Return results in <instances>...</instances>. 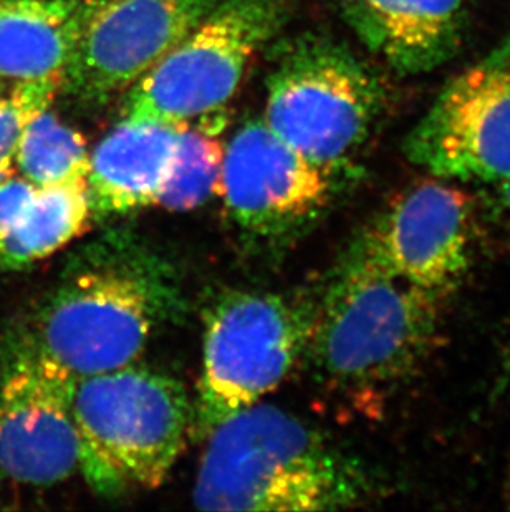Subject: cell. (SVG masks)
Listing matches in <instances>:
<instances>
[{
	"mask_svg": "<svg viewBox=\"0 0 510 512\" xmlns=\"http://www.w3.org/2000/svg\"><path fill=\"white\" fill-rule=\"evenodd\" d=\"M441 304L393 276L358 236L313 300L302 362L330 397L361 406L421 367L438 340Z\"/></svg>",
	"mask_w": 510,
	"mask_h": 512,
	"instance_id": "6da1fadb",
	"label": "cell"
},
{
	"mask_svg": "<svg viewBox=\"0 0 510 512\" xmlns=\"http://www.w3.org/2000/svg\"><path fill=\"white\" fill-rule=\"evenodd\" d=\"M174 272L125 234L83 247L37 314L25 347L75 378L128 367L178 310Z\"/></svg>",
	"mask_w": 510,
	"mask_h": 512,
	"instance_id": "7a4b0ae2",
	"label": "cell"
},
{
	"mask_svg": "<svg viewBox=\"0 0 510 512\" xmlns=\"http://www.w3.org/2000/svg\"><path fill=\"white\" fill-rule=\"evenodd\" d=\"M206 440L193 491L204 511H332L368 491L357 461L274 405L239 411Z\"/></svg>",
	"mask_w": 510,
	"mask_h": 512,
	"instance_id": "3957f363",
	"label": "cell"
},
{
	"mask_svg": "<svg viewBox=\"0 0 510 512\" xmlns=\"http://www.w3.org/2000/svg\"><path fill=\"white\" fill-rule=\"evenodd\" d=\"M72 413L78 469L95 493L108 498L159 488L193 423V403L181 382L135 363L78 378Z\"/></svg>",
	"mask_w": 510,
	"mask_h": 512,
	"instance_id": "277c9868",
	"label": "cell"
},
{
	"mask_svg": "<svg viewBox=\"0 0 510 512\" xmlns=\"http://www.w3.org/2000/svg\"><path fill=\"white\" fill-rule=\"evenodd\" d=\"M312 312L313 300L251 290H227L209 305L191 423L198 440L289 377L304 357Z\"/></svg>",
	"mask_w": 510,
	"mask_h": 512,
	"instance_id": "5b68a950",
	"label": "cell"
},
{
	"mask_svg": "<svg viewBox=\"0 0 510 512\" xmlns=\"http://www.w3.org/2000/svg\"><path fill=\"white\" fill-rule=\"evenodd\" d=\"M267 88L265 123L327 173L365 143L386 102L380 75L325 37H305L287 47Z\"/></svg>",
	"mask_w": 510,
	"mask_h": 512,
	"instance_id": "8992f818",
	"label": "cell"
},
{
	"mask_svg": "<svg viewBox=\"0 0 510 512\" xmlns=\"http://www.w3.org/2000/svg\"><path fill=\"white\" fill-rule=\"evenodd\" d=\"M289 0H221L145 77L130 87L123 120L189 121L216 115L247 63L289 17Z\"/></svg>",
	"mask_w": 510,
	"mask_h": 512,
	"instance_id": "52a82bcc",
	"label": "cell"
},
{
	"mask_svg": "<svg viewBox=\"0 0 510 512\" xmlns=\"http://www.w3.org/2000/svg\"><path fill=\"white\" fill-rule=\"evenodd\" d=\"M405 155L436 178H510V32L451 78L405 140Z\"/></svg>",
	"mask_w": 510,
	"mask_h": 512,
	"instance_id": "ba28073f",
	"label": "cell"
},
{
	"mask_svg": "<svg viewBox=\"0 0 510 512\" xmlns=\"http://www.w3.org/2000/svg\"><path fill=\"white\" fill-rule=\"evenodd\" d=\"M221 0H85L82 32L62 87L102 103L133 87Z\"/></svg>",
	"mask_w": 510,
	"mask_h": 512,
	"instance_id": "9c48e42d",
	"label": "cell"
},
{
	"mask_svg": "<svg viewBox=\"0 0 510 512\" xmlns=\"http://www.w3.org/2000/svg\"><path fill=\"white\" fill-rule=\"evenodd\" d=\"M433 178L398 194L360 239L393 276L444 300L472 264L474 204L453 181Z\"/></svg>",
	"mask_w": 510,
	"mask_h": 512,
	"instance_id": "30bf717a",
	"label": "cell"
},
{
	"mask_svg": "<svg viewBox=\"0 0 510 512\" xmlns=\"http://www.w3.org/2000/svg\"><path fill=\"white\" fill-rule=\"evenodd\" d=\"M219 196L242 234L284 242L317 221L330 199V179L264 120H252L224 151Z\"/></svg>",
	"mask_w": 510,
	"mask_h": 512,
	"instance_id": "8fae6325",
	"label": "cell"
},
{
	"mask_svg": "<svg viewBox=\"0 0 510 512\" xmlns=\"http://www.w3.org/2000/svg\"><path fill=\"white\" fill-rule=\"evenodd\" d=\"M78 378L24 343L0 375V474L29 486H52L80 464L73 421Z\"/></svg>",
	"mask_w": 510,
	"mask_h": 512,
	"instance_id": "7c38bea8",
	"label": "cell"
},
{
	"mask_svg": "<svg viewBox=\"0 0 510 512\" xmlns=\"http://www.w3.org/2000/svg\"><path fill=\"white\" fill-rule=\"evenodd\" d=\"M366 49L400 75H423L459 54L464 0H343Z\"/></svg>",
	"mask_w": 510,
	"mask_h": 512,
	"instance_id": "4fadbf2b",
	"label": "cell"
},
{
	"mask_svg": "<svg viewBox=\"0 0 510 512\" xmlns=\"http://www.w3.org/2000/svg\"><path fill=\"white\" fill-rule=\"evenodd\" d=\"M186 123L123 120L90 156L87 189L92 218L154 206L173 168Z\"/></svg>",
	"mask_w": 510,
	"mask_h": 512,
	"instance_id": "5bb4252c",
	"label": "cell"
},
{
	"mask_svg": "<svg viewBox=\"0 0 510 512\" xmlns=\"http://www.w3.org/2000/svg\"><path fill=\"white\" fill-rule=\"evenodd\" d=\"M85 0H0V78H60L82 32Z\"/></svg>",
	"mask_w": 510,
	"mask_h": 512,
	"instance_id": "9a60e30c",
	"label": "cell"
},
{
	"mask_svg": "<svg viewBox=\"0 0 510 512\" xmlns=\"http://www.w3.org/2000/svg\"><path fill=\"white\" fill-rule=\"evenodd\" d=\"M92 219L87 184L39 188L24 218L0 241V266L44 261L87 231Z\"/></svg>",
	"mask_w": 510,
	"mask_h": 512,
	"instance_id": "2e32d148",
	"label": "cell"
},
{
	"mask_svg": "<svg viewBox=\"0 0 510 512\" xmlns=\"http://www.w3.org/2000/svg\"><path fill=\"white\" fill-rule=\"evenodd\" d=\"M14 165L37 188L87 184V141L47 108L25 128Z\"/></svg>",
	"mask_w": 510,
	"mask_h": 512,
	"instance_id": "e0dca14e",
	"label": "cell"
},
{
	"mask_svg": "<svg viewBox=\"0 0 510 512\" xmlns=\"http://www.w3.org/2000/svg\"><path fill=\"white\" fill-rule=\"evenodd\" d=\"M224 148L206 126L181 128L173 168L156 204L168 211H193L221 194Z\"/></svg>",
	"mask_w": 510,
	"mask_h": 512,
	"instance_id": "ac0fdd59",
	"label": "cell"
},
{
	"mask_svg": "<svg viewBox=\"0 0 510 512\" xmlns=\"http://www.w3.org/2000/svg\"><path fill=\"white\" fill-rule=\"evenodd\" d=\"M60 78L17 82L7 95L0 93V179L12 174L20 140L30 120L52 105Z\"/></svg>",
	"mask_w": 510,
	"mask_h": 512,
	"instance_id": "d6986e66",
	"label": "cell"
},
{
	"mask_svg": "<svg viewBox=\"0 0 510 512\" xmlns=\"http://www.w3.org/2000/svg\"><path fill=\"white\" fill-rule=\"evenodd\" d=\"M37 189V186L22 176L9 174L0 179V241H4L20 219L24 218Z\"/></svg>",
	"mask_w": 510,
	"mask_h": 512,
	"instance_id": "ffe728a7",
	"label": "cell"
},
{
	"mask_svg": "<svg viewBox=\"0 0 510 512\" xmlns=\"http://www.w3.org/2000/svg\"><path fill=\"white\" fill-rule=\"evenodd\" d=\"M497 193L501 199L502 208L510 214V178L497 184Z\"/></svg>",
	"mask_w": 510,
	"mask_h": 512,
	"instance_id": "44dd1931",
	"label": "cell"
},
{
	"mask_svg": "<svg viewBox=\"0 0 510 512\" xmlns=\"http://www.w3.org/2000/svg\"><path fill=\"white\" fill-rule=\"evenodd\" d=\"M0 92H2V88H0Z\"/></svg>",
	"mask_w": 510,
	"mask_h": 512,
	"instance_id": "7402d4cb",
	"label": "cell"
}]
</instances>
